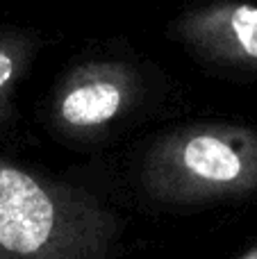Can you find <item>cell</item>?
<instances>
[{"mask_svg":"<svg viewBox=\"0 0 257 259\" xmlns=\"http://www.w3.org/2000/svg\"><path fill=\"white\" fill-rule=\"evenodd\" d=\"M239 259H257V248H253V250H248L244 257H239Z\"/></svg>","mask_w":257,"mask_h":259,"instance_id":"8992f818","label":"cell"},{"mask_svg":"<svg viewBox=\"0 0 257 259\" xmlns=\"http://www.w3.org/2000/svg\"><path fill=\"white\" fill-rule=\"evenodd\" d=\"M146 91L144 71L130 59H84L53 87L46 103V123L66 141H98L139 109Z\"/></svg>","mask_w":257,"mask_h":259,"instance_id":"3957f363","label":"cell"},{"mask_svg":"<svg viewBox=\"0 0 257 259\" xmlns=\"http://www.w3.org/2000/svg\"><path fill=\"white\" fill-rule=\"evenodd\" d=\"M41 46V32L0 23V130L16 121V94Z\"/></svg>","mask_w":257,"mask_h":259,"instance_id":"5b68a950","label":"cell"},{"mask_svg":"<svg viewBox=\"0 0 257 259\" xmlns=\"http://www.w3.org/2000/svg\"><path fill=\"white\" fill-rule=\"evenodd\" d=\"M118 230L89 191L0 157V259H109Z\"/></svg>","mask_w":257,"mask_h":259,"instance_id":"6da1fadb","label":"cell"},{"mask_svg":"<svg viewBox=\"0 0 257 259\" xmlns=\"http://www.w3.org/2000/svg\"><path fill=\"white\" fill-rule=\"evenodd\" d=\"M168 39L198 64L237 77H257V5L209 0L182 12L168 25Z\"/></svg>","mask_w":257,"mask_h":259,"instance_id":"277c9868","label":"cell"},{"mask_svg":"<svg viewBox=\"0 0 257 259\" xmlns=\"http://www.w3.org/2000/svg\"><path fill=\"white\" fill-rule=\"evenodd\" d=\"M141 187L173 207L235 200L257 191V130L200 121L159 134L141 161Z\"/></svg>","mask_w":257,"mask_h":259,"instance_id":"7a4b0ae2","label":"cell"}]
</instances>
